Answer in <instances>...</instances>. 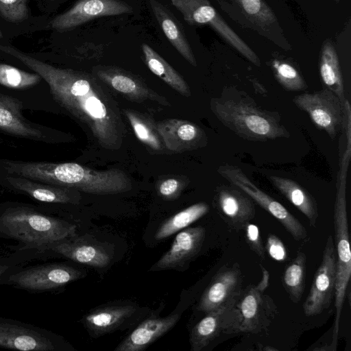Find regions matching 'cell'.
I'll return each instance as SVG.
<instances>
[{"label":"cell","instance_id":"obj_1","mask_svg":"<svg viewBox=\"0 0 351 351\" xmlns=\"http://www.w3.org/2000/svg\"><path fill=\"white\" fill-rule=\"evenodd\" d=\"M0 51L40 75L48 84L54 99L86 124L101 147L110 150L121 147L125 128L118 104L94 76L53 66L12 47L0 45Z\"/></svg>","mask_w":351,"mask_h":351},{"label":"cell","instance_id":"obj_2","mask_svg":"<svg viewBox=\"0 0 351 351\" xmlns=\"http://www.w3.org/2000/svg\"><path fill=\"white\" fill-rule=\"evenodd\" d=\"M0 164L8 175L92 194L120 193L132 187L130 178L119 169L97 171L75 162L1 160Z\"/></svg>","mask_w":351,"mask_h":351},{"label":"cell","instance_id":"obj_3","mask_svg":"<svg viewBox=\"0 0 351 351\" xmlns=\"http://www.w3.org/2000/svg\"><path fill=\"white\" fill-rule=\"evenodd\" d=\"M210 108L223 125L243 139L267 141L290 136L278 112L261 108L235 88H226L220 97L212 98Z\"/></svg>","mask_w":351,"mask_h":351},{"label":"cell","instance_id":"obj_4","mask_svg":"<svg viewBox=\"0 0 351 351\" xmlns=\"http://www.w3.org/2000/svg\"><path fill=\"white\" fill-rule=\"evenodd\" d=\"M351 147L346 146L341 155L337 176V193L334 209L335 247L337 256V275L335 292V321L332 328V339L337 341L343 304L351 276V252L346 206V180L351 158Z\"/></svg>","mask_w":351,"mask_h":351},{"label":"cell","instance_id":"obj_5","mask_svg":"<svg viewBox=\"0 0 351 351\" xmlns=\"http://www.w3.org/2000/svg\"><path fill=\"white\" fill-rule=\"evenodd\" d=\"M75 225L25 208H13L0 215V232L27 247L45 245L76 235Z\"/></svg>","mask_w":351,"mask_h":351},{"label":"cell","instance_id":"obj_6","mask_svg":"<svg viewBox=\"0 0 351 351\" xmlns=\"http://www.w3.org/2000/svg\"><path fill=\"white\" fill-rule=\"evenodd\" d=\"M263 278L256 285L242 289L235 303L239 317V332L258 333L266 329L278 310L274 300L264 291L269 285V272L261 266Z\"/></svg>","mask_w":351,"mask_h":351},{"label":"cell","instance_id":"obj_7","mask_svg":"<svg viewBox=\"0 0 351 351\" xmlns=\"http://www.w3.org/2000/svg\"><path fill=\"white\" fill-rule=\"evenodd\" d=\"M217 171L274 217L295 240L306 239L308 232L303 225L280 203L255 185L239 167L226 164L219 167Z\"/></svg>","mask_w":351,"mask_h":351},{"label":"cell","instance_id":"obj_8","mask_svg":"<svg viewBox=\"0 0 351 351\" xmlns=\"http://www.w3.org/2000/svg\"><path fill=\"white\" fill-rule=\"evenodd\" d=\"M294 104L308 114L313 124L334 139L342 130L344 106L327 88L312 93H304L293 99Z\"/></svg>","mask_w":351,"mask_h":351},{"label":"cell","instance_id":"obj_9","mask_svg":"<svg viewBox=\"0 0 351 351\" xmlns=\"http://www.w3.org/2000/svg\"><path fill=\"white\" fill-rule=\"evenodd\" d=\"M190 25H209L230 45L256 66L261 62L250 47L226 24L208 0H170Z\"/></svg>","mask_w":351,"mask_h":351},{"label":"cell","instance_id":"obj_10","mask_svg":"<svg viewBox=\"0 0 351 351\" xmlns=\"http://www.w3.org/2000/svg\"><path fill=\"white\" fill-rule=\"evenodd\" d=\"M337 256L332 235H328L321 264L317 269L303 309L306 316L320 314L330 307L335 297Z\"/></svg>","mask_w":351,"mask_h":351},{"label":"cell","instance_id":"obj_11","mask_svg":"<svg viewBox=\"0 0 351 351\" xmlns=\"http://www.w3.org/2000/svg\"><path fill=\"white\" fill-rule=\"evenodd\" d=\"M132 12V7L122 0H79L69 10L55 17L50 26L59 32H64L95 19Z\"/></svg>","mask_w":351,"mask_h":351},{"label":"cell","instance_id":"obj_12","mask_svg":"<svg viewBox=\"0 0 351 351\" xmlns=\"http://www.w3.org/2000/svg\"><path fill=\"white\" fill-rule=\"evenodd\" d=\"M40 250H51L73 261L98 268L108 265L113 256L111 245L86 235L76 234L48 244Z\"/></svg>","mask_w":351,"mask_h":351},{"label":"cell","instance_id":"obj_13","mask_svg":"<svg viewBox=\"0 0 351 351\" xmlns=\"http://www.w3.org/2000/svg\"><path fill=\"white\" fill-rule=\"evenodd\" d=\"M243 278L238 264L219 270L203 293L197 309L204 313L234 306L242 291Z\"/></svg>","mask_w":351,"mask_h":351},{"label":"cell","instance_id":"obj_14","mask_svg":"<svg viewBox=\"0 0 351 351\" xmlns=\"http://www.w3.org/2000/svg\"><path fill=\"white\" fill-rule=\"evenodd\" d=\"M84 273L63 264L34 267L12 276L10 280L21 288L34 291L56 289L77 280Z\"/></svg>","mask_w":351,"mask_h":351},{"label":"cell","instance_id":"obj_15","mask_svg":"<svg viewBox=\"0 0 351 351\" xmlns=\"http://www.w3.org/2000/svg\"><path fill=\"white\" fill-rule=\"evenodd\" d=\"M93 72L101 81L130 101L143 102L149 100L165 106H171L164 97L123 69L110 66H98L93 68Z\"/></svg>","mask_w":351,"mask_h":351},{"label":"cell","instance_id":"obj_16","mask_svg":"<svg viewBox=\"0 0 351 351\" xmlns=\"http://www.w3.org/2000/svg\"><path fill=\"white\" fill-rule=\"evenodd\" d=\"M239 332V317L234 306L221 308L208 313L191 330L192 351H200L221 333Z\"/></svg>","mask_w":351,"mask_h":351},{"label":"cell","instance_id":"obj_17","mask_svg":"<svg viewBox=\"0 0 351 351\" xmlns=\"http://www.w3.org/2000/svg\"><path fill=\"white\" fill-rule=\"evenodd\" d=\"M205 236L206 230L202 226L188 228L180 232L169 250L150 268V271L184 269L199 254Z\"/></svg>","mask_w":351,"mask_h":351},{"label":"cell","instance_id":"obj_18","mask_svg":"<svg viewBox=\"0 0 351 351\" xmlns=\"http://www.w3.org/2000/svg\"><path fill=\"white\" fill-rule=\"evenodd\" d=\"M156 127L164 146L171 152L193 150L208 143L204 131L190 121L168 119L156 123Z\"/></svg>","mask_w":351,"mask_h":351},{"label":"cell","instance_id":"obj_19","mask_svg":"<svg viewBox=\"0 0 351 351\" xmlns=\"http://www.w3.org/2000/svg\"><path fill=\"white\" fill-rule=\"evenodd\" d=\"M215 202L221 217L226 223L235 230L243 229L255 216L253 200L237 186H219L215 195Z\"/></svg>","mask_w":351,"mask_h":351},{"label":"cell","instance_id":"obj_20","mask_svg":"<svg viewBox=\"0 0 351 351\" xmlns=\"http://www.w3.org/2000/svg\"><path fill=\"white\" fill-rule=\"evenodd\" d=\"M4 179L12 189L40 202L78 204L80 199L78 191L73 189L53 186L12 175L5 176Z\"/></svg>","mask_w":351,"mask_h":351},{"label":"cell","instance_id":"obj_21","mask_svg":"<svg viewBox=\"0 0 351 351\" xmlns=\"http://www.w3.org/2000/svg\"><path fill=\"white\" fill-rule=\"evenodd\" d=\"M180 314L149 318L142 322L114 349V351H141L169 331L178 322Z\"/></svg>","mask_w":351,"mask_h":351},{"label":"cell","instance_id":"obj_22","mask_svg":"<svg viewBox=\"0 0 351 351\" xmlns=\"http://www.w3.org/2000/svg\"><path fill=\"white\" fill-rule=\"evenodd\" d=\"M21 105L17 99L0 94V130L12 135L43 140L42 131L22 115Z\"/></svg>","mask_w":351,"mask_h":351},{"label":"cell","instance_id":"obj_23","mask_svg":"<svg viewBox=\"0 0 351 351\" xmlns=\"http://www.w3.org/2000/svg\"><path fill=\"white\" fill-rule=\"evenodd\" d=\"M152 13L164 34L176 51L192 66L197 62L184 30L173 14L158 0H149Z\"/></svg>","mask_w":351,"mask_h":351},{"label":"cell","instance_id":"obj_24","mask_svg":"<svg viewBox=\"0 0 351 351\" xmlns=\"http://www.w3.org/2000/svg\"><path fill=\"white\" fill-rule=\"evenodd\" d=\"M0 347L23 351L55 349L50 339L39 332L7 323H0Z\"/></svg>","mask_w":351,"mask_h":351},{"label":"cell","instance_id":"obj_25","mask_svg":"<svg viewBox=\"0 0 351 351\" xmlns=\"http://www.w3.org/2000/svg\"><path fill=\"white\" fill-rule=\"evenodd\" d=\"M135 311L136 307L132 305L99 308L85 315L84 326L90 335L98 337L117 329Z\"/></svg>","mask_w":351,"mask_h":351},{"label":"cell","instance_id":"obj_26","mask_svg":"<svg viewBox=\"0 0 351 351\" xmlns=\"http://www.w3.org/2000/svg\"><path fill=\"white\" fill-rule=\"evenodd\" d=\"M269 180L274 186L305 215L311 226L315 227L319 213L314 197L293 180L276 176H269Z\"/></svg>","mask_w":351,"mask_h":351},{"label":"cell","instance_id":"obj_27","mask_svg":"<svg viewBox=\"0 0 351 351\" xmlns=\"http://www.w3.org/2000/svg\"><path fill=\"white\" fill-rule=\"evenodd\" d=\"M141 49L145 62L154 74L182 96H191L186 82L160 55L146 43L142 45Z\"/></svg>","mask_w":351,"mask_h":351},{"label":"cell","instance_id":"obj_28","mask_svg":"<svg viewBox=\"0 0 351 351\" xmlns=\"http://www.w3.org/2000/svg\"><path fill=\"white\" fill-rule=\"evenodd\" d=\"M319 73L326 88L333 92L344 103V85L337 52L330 42L323 46L320 62Z\"/></svg>","mask_w":351,"mask_h":351},{"label":"cell","instance_id":"obj_29","mask_svg":"<svg viewBox=\"0 0 351 351\" xmlns=\"http://www.w3.org/2000/svg\"><path fill=\"white\" fill-rule=\"evenodd\" d=\"M208 210L209 206L204 202H199L189 206L164 221L158 228L154 238L156 240H162L170 237L198 220Z\"/></svg>","mask_w":351,"mask_h":351},{"label":"cell","instance_id":"obj_30","mask_svg":"<svg viewBox=\"0 0 351 351\" xmlns=\"http://www.w3.org/2000/svg\"><path fill=\"white\" fill-rule=\"evenodd\" d=\"M306 257L299 252L296 257L285 269L282 282L285 289L292 302L298 303L303 294Z\"/></svg>","mask_w":351,"mask_h":351},{"label":"cell","instance_id":"obj_31","mask_svg":"<svg viewBox=\"0 0 351 351\" xmlns=\"http://www.w3.org/2000/svg\"><path fill=\"white\" fill-rule=\"evenodd\" d=\"M124 114L128 119L136 137L144 144L155 151H160L164 144L152 119L132 110H125Z\"/></svg>","mask_w":351,"mask_h":351},{"label":"cell","instance_id":"obj_32","mask_svg":"<svg viewBox=\"0 0 351 351\" xmlns=\"http://www.w3.org/2000/svg\"><path fill=\"white\" fill-rule=\"evenodd\" d=\"M42 79L36 73H28L13 66L0 63V84L4 86L24 89L36 85Z\"/></svg>","mask_w":351,"mask_h":351},{"label":"cell","instance_id":"obj_33","mask_svg":"<svg viewBox=\"0 0 351 351\" xmlns=\"http://www.w3.org/2000/svg\"><path fill=\"white\" fill-rule=\"evenodd\" d=\"M272 68L276 80L285 90L300 91L306 88L304 78L291 64L275 60L272 62Z\"/></svg>","mask_w":351,"mask_h":351},{"label":"cell","instance_id":"obj_34","mask_svg":"<svg viewBox=\"0 0 351 351\" xmlns=\"http://www.w3.org/2000/svg\"><path fill=\"white\" fill-rule=\"evenodd\" d=\"M247 16L261 26L276 21L271 10L263 0H235Z\"/></svg>","mask_w":351,"mask_h":351},{"label":"cell","instance_id":"obj_35","mask_svg":"<svg viewBox=\"0 0 351 351\" xmlns=\"http://www.w3.org/2000/svg\"><path fill=\"white\" fill-rule=\"evenodd\" d=\"M0 12L11 22H20L28 17L27 0H0Z\"/></svg>","mask_w":351,"mask_h":351},{"label":"cell","instance_id":"obj_36","mask_svg":"<svg viewBox=\"0 0 351 351\" xmlns=\"http://www.w3.org/2000/svg\"><path fill=\"white\" fill-rule=\"evenodd\" d=\"M245 238L250 249L261 259L265 258V247L261 237L258 226L250 222L243 228Z\"/></svg>","mask_w":351,"mask_h":351},{"label":"cell","instance_id":"obj_37","mask_svg":"<svg viewBox=\"0 0 351 351\" xmlns=\"http://www.w3.org/2000/svg\"><path fill=\"white\" fill-rule=\"evenodd\" d=\"M265 247L270 257L275 261H285L287 258L286 247L276 234H268Z\"/></svg>","mask_w":351,"mask_h":351},{"label":"cell","instance_id":"obj_38","mask_svg":"<svg viewBox=\"0 0 351 351\" xmlns=\"http://www.w3.org/2000/svg\"><path fill=\"white\" fill-rule=\"evenodd\" d=\"M184 188V182L173 178H167L162 181L158 187L160 196L166 199L177 198Z\"/></svg>","mask_w":351,"mask_h":351},{"label":"cell","instance_id":"obj_39","mask_svg":"<svg viewBox=\"0 0 351 351\" xmlns=\"http://www.w3.org/2000/svg\"><path fill=\"white\" fill-rule=\"evenodd\" d=\"M3 271H4V268L1 267V268H0V275H1V273H3Z\"/></svg>","mask_w":351,"mask_h":351},{"label":"cell","instance_id":"obj_40","mask_svg":"<svg viewBox=\"0 0 351 351\" xmlns=\"http://www.w3.org/2000/svg\"><path fill=\"white\" fill-rule=\"evenodd\" d=\"M3 38V34H2V32L0 29V38Z\"/></svg>","mask_w":351,"mask_h":351}]
</instances>
